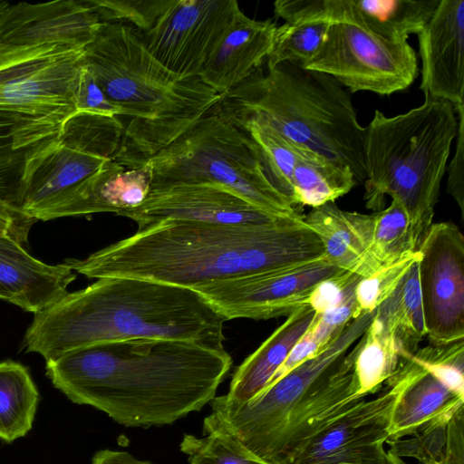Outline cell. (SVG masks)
<instances>
[{
    "label": "cell",
    "instance_id": "obj_27",
    "mask_svg": "<svg viewBox=\"0 0 464 464\" xmlns=\"http://www.w3.org/2000/svg\"><path fill=\"white\" fill-rule=\"evenodd\" d=\"M375 317L393 338L401 359L412 355L426 336L419 285V261L376 310Z\"/></svg>",
    "mask_w": 464,
    "mask_h": 464
},
{
    "label": "cell",
    "instance_id": "obj_18",
    "mask_svg": "<svg viewBox=\"0 0 464 464\" xmlns=\"http://www.w3.org/2000/svg\"><path fill=\"white\" fill-rule=\"evenodd\" d=\"M150 188L151 176L147 166L125 169L111 160L57 203L35 215L34 218L47 221L102 212L120 216L139 207L147 198Z\"/></svg>",
    "mask_w": 464,
    "mask_h": 464
},
{
    "label": "cell",
    "instance_id": "obj_1",
    "mask_svg": "<svg viewBox=\"0 0 464 464\" xmlns=\"http://www.w3.org/2000/svg\"><path fill=\"white\" fill-rule=\"evenodd\" d=\"M45 362L46 376L71 401L127 428L169 425L200 411L232 366L224 348L168 339L99 343Z\"/></svg>",
    "mask_w": 464,
    "mask_h": 464
},
{
    "label": "cell",
    "instance_id": "obj_33",
    "mask_svg": "<svg viewBox=\"0 0 464 464\" xmlns=\"http://www.w3.org/2000/svg\"><path fill=\"white\" fill-rule=\"evenodd\" d=\"M203 435L185 434L181 440L179 448L189 464H269L250 453L210 415L204 419Z\"/></svg>",
    "mask_w": 464,
    "mask_h": 464
},
{
    "label": "cell",
    "instance_id": "obj_36",
    "mask_svg": "<svg viewBox=\"0 0 464 464\" xmlns=\"http://www.w3.org/2000/svg\"><path fill=\"white\" fill-rule=\"evenodd\" d=\"M420 259V254L418 250L394 262L381 266L372 274L362 277L355 289L354 318L362 313L376 310L392 295L401 280Z\"/></svg>",
    "mask_w": 464,
    "mask_h": 464
},
{
    "label": "cell",
    "instance_id": "obj_32",
    "mask_svg": "<svg viewBox=\"0 0 464 464\" xmlns=\"http://www.w3.org/2000/svg\"><path fill=\"white\" fill-rule=\"evenodd\" d=\"M420 245L406 211L399 202L392 199L388 208L374 212L372 239L362 277L381 266L418 251Z\"/></svg>",
    "mask_w": 464,
    "mask_h": 464
},
{
    "label": "cell",
    "instance_id": "obj_42",
    "mask_svg": "<svg viewBox=\"0 0 464 464\" xmlns=\"http://www.w3.org/2000/svg\"><path fill=\"white\" fill-rule=\"evenodd\" d=\"M274 7L276 15L288 24L325 15L324 0H278Z\"/></svg>",
    "mask_w": 464,
    "mask_h": 464
},
{
    "label": "cell",
    "instance_id": "obj_46",
    "mask_svg": "<svg viewBox=\"0 0 464 464\" xmlns=\"http://www.w3.org/2000/svg\"><path fill=\"white\" fill-rule=\"evenodd\" d=\"M387 454H388V463L389 464H409L403 459L396 456L390 450H387Z\"/></svg>",
    "mask_w": 464,
    "mask_h": 464
},
{
    "label": "cell",
    "instance_id": "obj_25",
    "mask_svg": "<svg viewBox=\"0 0 464 464\" xmlns=\"http://www.w3.org/2000/svg\"><path fill=\"white\" fill-rule=\"evenodd\" d=\"M292 182L297 206L313 208L334 202L350 192L357 181L345 164L296 144Z\"/></svg>",
    "mask_w": 464,
    "mask_h": 464
},
{
    "label": "cell",
    "instance_id": "obj_8",
    "mask_svg": "<svg viewBox=\"0 0 464 464\" xmlns=\"http://www.w3.org/2000/svg\"><path fill=\"white\" fill-rule=\"evenodd\" d=\"M377 310V309H376ZM376 310L362 313L320 353L306 360L250 401L235 404L222 396L210 402V416L253 455L267 462L291 415L341 369L349 350L365 333Z\"/></svg>",
    "mask_w": 464,
    "mask_h": 464
},
{
    "label": "cell",
    "instance_id": "obj_28",
    "mask_svg": "<svg viewBox=\"0 0 464 464\" xmlns=\"http://www.w3.org/2000/svg\"><path fill=\"white\" fill-rule=\"evenodd\" d=\"M386 443L396 456L413 458L420 464H464L463 407L452 416L432 420L411 436Z\"/></svg>",
    "mask_w": 464,
    "mask_h": 464
},
{
    "label": "cell",
    "instance_id": "obj_2",
    "mask_svg": "<svg viewBox=\"0 0 464 464\" xmlns=\"http://www.w3.org/2000/svg\"><path fill=\"white\" fill-rule=\"evenodd\" d=\"M322 258L319 237L298 216L253 226L168 220L64 262L88 278L132 277L194 289Z\"/></svg>",
    "mask_w": 464,
    "mask_h": 464
},
{
    "label": "cell",
    "instance_id": "obj_44",
    "mask_svg": "<svg viewBox=\"0 0 464 464\" xmlns=\"http://www.w3.org/2000/svg\"><path fill=\"white\" fill-rule=\"evenodd\" d=\"M321 352L322 350L320 349L317 343L310 336L306 331L301 339L292 348L286 359L276 372L265 389L275 383L276 381L281 379L283 376L287 374L289 372L294 370L306 360L316 356Z\"/></svg>",
    "mask_w": 464,
    "mask_h": 464
},
{
    "label": "cell",
    "instance_id": "obj_26",
    "mask_svg": "<svg viewBox=\"0 0 464 464\" xmlns=\"http://www.w3.org/2000/svg\"><path fill=\"white\" fill-rule=\"evenodd\" d=\"M463 403V399L422 370L406 388L395 407L388 440L411 436L432 420L452 416Z\"/></svg>",
    "mask_w": 464,
    "mask_h": 464
},
{
    "label": "cell",
    "instance_id": "obj_24",
    "mask_svg": "<svg viewBox=\"0 0 464 464\" xmlns=\"http://www.w3.org/2000/svg\"><path fill=\"white\" fill-rule=\"evenodd\" d=\"M62 126L0 109L1 205L21 210L26 159L37 147L54 138Z\"/></svg>",
    "mask_w": 464,
    "mask_h": 464
},
{
    "label": "cell",
    "instance_id": "obj_7",
    "mask_svg": "<svg viewBox=\"0 0 464 464\" xmlns=\"http://www.w3.org/2000/svg\"><path fill=\"white\" fill-rule=\"evenodd\" d=\"M151 188L177 183L224 186L277 217L302 216L269 182L253 140L214 108L172 136L139 166Z\"/></svg>",
    "mask_w": 464,
    "mask_h": 464
},
{
    "label": "cell",
    "instance_id": "obj_10",
    "mask_svg": "<svg viewBox=\"0 0 464 464\" xmlns=\"http://www.w3.org/2000/svg\"><path fill=\"white\" fill-rule=\"evenodd\" d=\"M85 48L19 38L0 1V109L63 125L74 112Z\"/></svg>",
    "mask_w": 464,
    "mask_h": 464
},
{
    "label": "cell",
    "instance_id": "obj_45",
    "mask_svg": "<svg viewBox=\"0 0 464 464\" xmlns=\"http://www.w3.org/2000/svg\"><path fill=\"white\" fill-rule=\"evenodd\" d=\"M92 464H154L141 460L124 450H102L97 451L92 459Z\"/></svg>",
    "mask_w": 464,
    "mask_h": 464
},
{
    "label": "cell",
    "instance_id": "obj_12",
    "mask_svg": "<svg viewBox=\"0 0 464 464\" xmlns=\"http://www.w3.org/2000/svg\"><path fill=\"white\" fill-rule=\"evenodd\" d=\"M343 270L325 258L246 276L209 282L193 290L201 295L226 321L266 320L288 316L307 305L324 280Z\"/></svg>",
    "mask_w": 464,
    "mask_h": 464
},
{
    "label": "cell",
    "instance_id": "obj_41",
    "mask_svg": "<svg viewBox=\"0 0 464 464\" xmlns=\"http://www.w3.org/2000/svg\"><path fill=\"white\" fill-rule=\"evenodd\" d=\"M458 115V133L457 145L454 156L452 157L446 170H448L447 191L457 202L461 218H464V179H463V160H464V105L456 108Z\"/></svg>",
    "mask_w": 464,
    "mask_h": 464
},
{
    "label": "cell",
    "instance_id": "obj_19",
    "mask_svg": "<svg viewBox=\"0 0 464 464\" xmlns=\"http://www.w3.org/2000/svg\"><path fill=\"white\" fill-rule=\"evenodd\" d=\"M75 278L65 262L44 263L20 243L0 236V299L37 314L63 297Z\"/></svg>",
    "mask_w": 464,
    "mask_h": 464
},
{
    "label": "cell",
    "instance_id": "obj_35",
    "mask_svg": "<svg viewBox=\"0 0 464 464\" xmlns=\"http://www.w3.org/2000/svg\"><path fill=\"white\" fill-rule=\"evenodd\" d=\"M407 358L464 400V339L443 343H429L404 359Z\"/></svg>",
    "mask_w": 464,
    "mask_h": 464
},
{
    "label": "cell",
    "instance_id": "obj_5",
    "mask_svg": "<svg viewBox=\"0 0 464 464\" xmlns=\"http://www.w3.org/2000/svg\"><path fill=\"white\" fill-rule=\"evenodd\" d=\"M263 64L221 95L214 110L229 121L264 124L345 164L356 181L364 182L365 127L358 121L351 92L330 75L295 63Z\"/></svg>",
    "mask_w": 464,
    "mask_h": 464
},
{
    "label": "cell",
    "instance_id": "obj_23",
    "mask_svg": "<svg viewBox=\"0 0 464 464\" xmlns=\"http://www.w3.org/2000/svg\"><path fill=\"white\" fill-rule=\"evenodd\" d=\"M315 312L309 305L295 310L237 368L225 401L240 404L259 394L292 348L309 329Z\"/></svg>",
    "mask_w": 464,
    "mask_h": 464
},
{
    "label": "cell",
    "instance_id": "obj_13",
    "mask_svg": "<svg viewBox=\"0 0 464 464\" xmlns=\"http://www.w3.org/2000/svg\"><path fill=\"white\" fill-rule=\"evenodd\" d=\"M419 285L430 343L464 339V236L452 222L432 223L420 246Z\"/></svg>",
    "mask_w": 464,
    "mask_h": 464
},
{
    "label": "cell",
    "instance_id": "obj_31",
    "mask_svg": "<svg viewBox=\"0 0 464 464\" xmlns=\"http://www.w3.org/2000/svg\"><path fill=\"white\" fill-rule=\"evenodd\" d=\"M354 347L357 394L367 398L380 392L382 384L397 372L400 353L393 338L375 315Z\"/></svg>",
    "mask_w": 464,
    "mask_h": 464
},
{
    "label": "cell",
    "instance_id": "obj_38",
    "mask_svg": "<svg viewBox=\"0 0 464 464\" xmlns=\"http://www.w3.org/2000/svg\"><path fill=\"white\" fill-rule=\"evenodd\" d=\"M362 277L353 281L340 301L330 309L315 316L307 330L323 351L354 318L356 312L355 289Z\"/></svg>",
    "mask_w": 464,
    "mask_h": 464
},
{
    "label": "cell",
    "instance_id": "obj_9",
    "mask_svg": "<svg viewBox=\"0 0 464 464\" xmlns=\"http://www.w3.org/2000/svg\"><path fill=\"white\" fill-rule=\"evenodd\" d=\"M330 21L324 37L302 67L330 75L350 92L389 95L408 88L418 74L415 50L370 31L353 0H324Z\"/></svg>",
    "mask_w": 464,
    "mask_h": 464
},
{
    "label": "cell",
    "instance_id": "obj_30",
    "mask_svg": "<svg viewBox=\"0 0 464 464\" xmlns=\"http://www.w3.org/2000/svg\"><path fill=\"white\" fill-rule=\"evenodd\" d=\"M362 23L377 35L394 42L419 34L440 0H353Z\"/></svg>",
    "mask_w": 464,
    "mask_h": 464
},
{
    "label": "cell",
    "instance_id": "obj_22",
    "mask_svg": "<svg viewBox=\"0 0 464 464\" xmlns=\"http://www.w3.org/2000/svg\"><path fill=\"white\" fill-rule=\"evenodd\" d=\"M303 220L319 237L327 261L362 276L372 244L374 213L347 211L327 202L313 208Z\"/></svg>",
    "mask_w": 464,
    "mask_h": 464
},
{
    "label": "cell",
    "instance_id": "obj_40",
    "mask_svg": "<svg viewBox=\"0 0 464 464\" xmlns=\"http://www.w3.org/2000/svg\"><path fill=\"white\" fill-rule=\"evenodd\" d=\"M360 277L362 276L356 273L344 271L336 276L322 281L312 292L307 305L314 309L315 314H323L336 304L348 286Z\"/></svg>",
    "mask_w": 464,
    "mask_h": 464
},
{
    "label": "cell",
    "instance_id": "obj_17",
    "mask_svg": "<svg viewBox=\"0 0 464 464\" xmlns=\"http://www.w3.org/2000/svg\"><path fill=\"white\" fill-rule=\"evenodd\" d=\"M418 39L424 99L464 105V0H440Z\"/></svg>",
    "mask_w": 464,
    "mask_h": 464
},
{
    "label": "cell",
    "instance_id": "obj_4",
    "mask_svg": "<svg viewBox=\"0 0 464 464\" xmlns=\"http://www.w3.org/2000/svg\"><path fill=\"white\" fill-rule=\"evenodd\" d=\"M84 61L121 117L130 118L117 160L152 151L221 99L199 77H181L166 68L145 47L140 33L126 24L102 22L85 47Z\"/></svg>",
    "mask_w": 464,
    "mask_h": 464
},
{
    "label": "cell",
    "instance_id": "obj_14",
    "mask_svg": "<svg viewBox=\"0 0 464 464\" xmlns=\"http://www.w3.org/2000/svg\"><path fill=\"white\" fill-rule=\"evenodd\" d=\"M240 11L236 0H175L148 32V51L181 77H199L221 37Z\"/></svg>",
    "mask_w": 464,
    "mask_h": 464
},
{
    "label": "cell",
    "instance_id": "obj_11",
    "mask_svg": "<svg viewBox=\"0 0 464 464\" xmlns=\"http://www.w3.org/2000/svg\"><path fill=\"white\" fill-rule=\"evenodd\" d=\"M423 369L401 359L397 372L371 400H363L307 440L282 464H389L384 444L390 439L395 407Z\"/></svg>",
    "mask_w": 464,
    "mask_h": 464
},
{
    "label": "cell",
    "instance_id": "obj_6",
    "mask_svg": "<svg viewBox=\"0 0 464 464\" xmlns=\"http://www.w3.org/2000/svg\"><path fill=\"white\" fill-rule=\"evenodd\" d=\"M457 133L456 108L447 101L425 99L392 117L376 110L365 127L366 208L380 211L390 196L402 206L421 243L432 224Z\"/></svg>",
    "mask_w": 464,
    "mask_h": 464
},
{
    "label": "cell",
    "instance_id": "obj_16",
    "mask_svg": "<svg viewBox=\"0 0 464 464\" xmlns=\"http://www.w3.org/2000/svg\"><path fill=\"white\" fill-rule=\"evenodd\" d=\"M111 160L87 150L60 130L26 159L21 210L34 218Z\"/></svg>",
    "mask_w": 464,
    "mask_h": 464
},
{
    "label": "cell",
    "instance_id": "obj_37",
    "mask_svg": "<svg viewBox=\"0 0 464 464\" xmlns=\"http://www.w3.org/2000/svg\"><path fill=\"white\" fill-rule=\"evenodd\" d=\"M175 0H89L102 22H128L141 33L150 31Z\"/></svg>",
    "mask_w": 464,
    "mask_h": 464
},
{
    "label": "cell",
    "instance_id": "obj_43",
    "mask_svg": "<svg viewBox=\"0 0 464 464\" xmlns=\"http://www.w3.org/2000/svg\"><path fill=\"white\" fill-rule=\"evenodd\" d=\"M36 221L19 209L0 204V236L12 238L24 246Z\"/></svg>",
    "mask_w": 464,
    "mask_h": 464
},
{
    "label": "cell",
    "instance_id": "obj_21",
    "mask_svg": "<svg viewBox=\"0 0 464 464\" xmlns=\"http://www.w3.org/2000/svg\"><path fill=\"white\" fill-rule=\"evenodd\" d=\"M349 352L340 371L291 415L273 446L267 463L282 464L307 440L366 399L357 394L354 345Z\"/></svg>",
    "mask_w": 464,
    "mask_h": 464
},
{
    "label": "cell",
    "instance_id": "obj_34",
    "mask_svg": "<svg viewBox=\"0 0 464 464\" xmlns=\"http://www.w3.org/2000/svg\"><path fill=\"white\" fill-rule=\"evenodd\" d=\"M326 13V12H325ZM330 21L327 14L277 26L272 50L266 60L271 66L290 62L305 64L320 46Z\"/></svg>",
    "mask_w": 464,
    "mask_h": 464
},
{
    "label": "cell",
    "instance_id": "obj_3",
    "mask_svg": "<svg viewBox=\"0 0 464 464\" xmlns=\"http://www.w3.org/2000/svg\"><path fill=\"white\" fill-rule=\"evenodd\" d=\"M226 320L193 289L132 277H103L34 314L23 348L45 361L99 343L197 342L224 348Z\"/></svg>",
    "mask_w": 464,
    "mask_h": 464
},
{
    "label": "cell",
    "instance_id": "obj_29",
    "mask_svg": "<svg viewBox=\"0 0 464 464\" xmlns=\"http://www.w3.org/2000/svg\"><path fill=\"white\" fill-rule=\"evenodd\" d=\"M39 392L27 367L0 362V439L7 443L24 437L32 429Z\"/></svg>",
    "mask_w": 464,
    "mask_h": 464
},
{
    "label": "cell",
    "instance_id": "obj_39",
    "mask_svg": "<svg viewBox=\"0 0 464 464\" xmlns=\"http://www.w3.org/2000/svg\"><path fill=\"white\" fill-rule=\"evenodd\" d=\"M74 105L77 111L105 116L121 115L120 108L108 99L85 63L76 88Z\"/></svg>",
    "mask_w": 464,
    "mask_h": 464
},
{
    "label": "cell",
    "instance_id": "obj_15",
    "mask_svg": "<svg viewBox=\"0 0 464 464\" xmlns=\"http://www.w3.org/2000/svg\"><path fill=\"white\" fill-rule=\"evenodd\" d=\"M120 216L136 222L138 230L168 220L253 226L284 218L267 213L224 186L210 183L150 188L139 207Z\"/></svg>",
    "mask_w": 464,
    "mask_h": 464
},
{
    "label": "cell",
    "instance_id": "obj_20",
    "mask_svg": "<svg viewBox=\"0 0 464 464\" xmlns=\"http://www.w3.org/2000/svg\"><path fill=\"white\" fill-rule=\"evenodd\" d=\"M276 24L257 21L241 10L236 14L199 73L202 82L223 95L247 79L269 55Z\"/></svg>",
    "mask_w": 464,
    "mask_h": 464
}]
</instances>
